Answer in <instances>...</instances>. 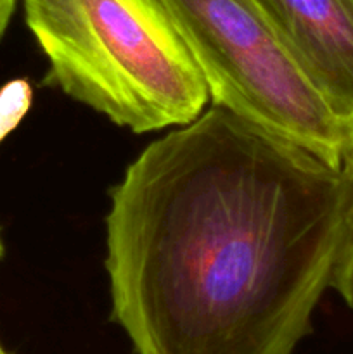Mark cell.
Instances as JSON below:
<instances>
[{
  "label": "cell",
  "instance_id": "cell-1",
  "mask_svg": "<svg viewBox=\"0 0 353 354\" xmlns=\"http://www.w3.org/2000/svg\"><path fill=\"white\" fill-rule=\"evenodd\" d=\"M109 199L111 318L135 354H294L311 334L343 168L211 106L152 140Z\"/></svg>",
  "mask_w": 353,
  "mask_h": 354
},
{
  "label": "cell",
  "instance_id": "cell-2",
  "mask_svg": "<svg viewBox=\"0 0 353 354\" xmlns=\"http://www.w3.org/2000/svg\"><path fill=\"white\" fill-rule=\"evenodd\" d=\"M47 83L118 127L151 133L196 120L210 100L163 0H23Z\"/></svg>",
  "mask_w": 353,
  "mask_h": 354
},
{
  "label": "cell",
  "instance_id": "cell-3",
  "mask_svg": "<svg viewBox=\"0 0 353 354\" xmlns=\"http://www.w3.org/2000/svg\"><path fill=\"white\" fill-rule=\"evenodd\" d=\"M213 106L343 168L353 128L315 90L256 0H163Z\"/></svg>",
  "mask_w": 353,
  "mask_h": 354
},
{
  "label": "cell",
  "instance_id": "cell-4",
  "mask_svg": "<svg viewBox=\"0 0 353 354\" xmlns=\"http://www.w3.org/2000/svg\"><path fill=\"white\" fill-rule=\"evenodd\" d=\"M329 109L353 128V0H256Z\"/></svg>",
  "mask_w": 353,
  "mask_h": 354
},
{
  "label": "cell",
  "instance_id": "cell-5",
  "mask_svg": "<svg viewBox=\"0 0 353 354\" xmlns=\"http://www.w3.org/2000/svg\"><path fill=\"white\" fill-rule=\"evenodd\" d=\"M343 171L348 182V206H346L345 234L332 273L331 287L345 301L346 306L353 310V149L343 165Z\"/></svg>",
  "mask_w": 353,
  "mask_h": 354
},
{
  "label": "cell",
  "instance_id": "cell-6",
  "mask_svg": "<svg viewBox=\"0 0 353 354\" xmlns=\"http://www.w3.org/2000/svg\"><path fill=\"white\" fill-rule=\"evenodd\" d=\"M16 2L17 0H0V38L3 37L7 26H9L10 17L16 9Z\"/></svg>",
  "mask_w": 353,
  "mask_h": 354
},
{
  "label": "cell",
  "instance_id": "cell-7",
  "mask_svg": "<svg viewBox=\"0 0 353 354\" xmlns=\"http://www.w3.org/2000/svg\"><path fill=\"white\" fill-rule=\"evenodd\" d=\"M3 252H6V248H3V239H2V230H0V259L3 258Z\"/></svg>",
  "mask_w": 353,
  "mask_h": 354
},
{
  "label": "cell",
  "instance_id": "cell-8",
  "mask_svg": "<svg viewBox=\"0 0 353 354\" xmlns=\"http://www.w3.org/2000/svg\"><path fill=\"white\" fill-rule=\"evenodd\" d=\"M0 354H9V353L6 351V349H3V346H2V344H0Z\"/></svg>",
  "mask_w": 353,
  "mask_h": 354
}]
</instances>
